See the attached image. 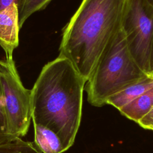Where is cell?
<instances>
[{
    "instance_id": "18",
    "label": "cell",
    "mask_w": 153,
    "mask_h": 153,
    "mask_svg": "<svg viewBox=\"0 0 153 153\" xmlns=\"http://www.w3.org/2000/svg\"><path fill=\"white\" fill-rule=\"evenodd\" d=\"M152 74V75H153V73H152V74Z\"/></svg>"
},
{
    "instance_id": "9",
    "label": "cell",
    "mask_w": 153,
    "mask_h": 153,
    "mask_svg": "<svg viewBox=\"0 0 153 153\" xmlns=\"http://www.w3.org/2000/svg\"><path fill=\"white\" fill-rule=\"evenodd\" d=\"M153 106V88L126 105L118 111L128 119L137 122Z\"/></svg>"
},
{
    "instance_id": "16",
    "label": "cell",
    "mask_w": 153,
    "mask_h": 153,
    "mask_svg": "<svg viewBox=\"0 0 153 153\" xmlns=\"http://www.w3.org/2000/svg\"><path fill=\"white\" fill-rule=\"evenodd\" d=\"M147 1L148 2V3L152 5L153 7V0H147Z\"/></svg>"
},
{
    "instance_id": "11",
    "label": "cell",
    "mask_w": 153,
    "mask_h": 153,
    "mask_svg": "<svg viewBox=\"0 0 153 153\" xmlns=\"http://www.w3.org/2000/svg\"><path fill=\"white\" fill-rule=\"evenodd\" d=\"M51 0H26L19 14V26L21 28L25 21L34 13L44 9Z\"/></svg>"
},
{
    "instance_id": "12",
    "label": "cell",
    "mask_w": 153,
    "mask_h": 153,
    "mask_svg": "<svg viewBox=\"0 0 153 153\" xmlns=\"http://www.w3.org/2000/svg\"><path fill=\"white\" fill-rule=\"evenodd\" d=\"M9 136L8 134L7 120L4 112L3 102L0 92V138Z\"/></svg>"
},
{
    "instance_id": "4",
    "label": "cell",
    "mask_w": 153,
    "mask_h": 153,
    "mask_svg": "<svg viewBox=\"0 0 153 153\" xmlns=\"http://www.w3.org/2000/svg\"><path fill=\"white\" fill-rule=\"evenodd\" d=\"M0 92L8 136H25L32 118L31 90L23 86L13 60H0Z\"/></svg>"
},
{
    "instance_id": "5",
    "label": "cell",
    "mask_w": 153,
    "mask_h": 153,
    "mask_svg": "<svg viewBox=\"0 0 153 153\" xmlns=\"http://www.w3.org/2000/svg\"><path fill=\"white\" fill-rule=\"evenodd\" d=\"M121 29L133 58L142 70L150 74L153 7L147 0H128Z\"/></svg>"
},
{
    "instance_id": "1",
    "label": "cell",
    "mask_w": 153,
    "mask_h": 153,
    "mask_svg": "<svg viewBox=\"0 0 153 153\" xmlns=\"http://www.w3.org/2000/svg\"><path fill=\"white\" fill-rule=\"evenodd\" d=\"M86 82L69 60L58 57L44 65L31 90L33 125L54 131L66 150L80 125Z\"/></svg>"
},
{
    "instance_id": "7",
    "label": "cell",
    "mask_w": 153,
    "mask_h": 153,
    "mask_svg": "<svg viewBox=\"0 0 153 153\" xmlns=\"http://www.w3.org/2000/svg\"><path fill=\"white\" fill-rule=\"evenodd\" d=\"M152 88H153V75L149 74L147 77L129 85L111 97L106 104L112 105L119 110Z\"/></svg>"
},
{
    "instance_id": "14",
    "label": "cell",
    "mask_w": 153,
    "mask_h": 153,
    "mask_svg": "<svg viewBox=\"0 0 153 153\" xmlns=\"http://www.w3.org/2000/svg\"><path fill=\"white\" fill-rule=\"evenodd\" d=\"M26 0H0V12L16 4L18 7L19 14L22 10Z\"/></svg>"
},
{
    "instance_id": "17",
    "label": "cell",
    "mask_w": 153,
    "mask_h": 153,
    "mask_svg": "<svg viewBox=\"0 0 153 153\" xmlns=\"http://www.w3.org/2000/svg\"><path fill=\"white\" fill-rule=\"evenodd\" d=\"M151 130H153V128H151Z\"/></svg>"
},
{
    "instance_id": "6",
    "label": "cell",
    "mask_w": 153,
    "mask_h": 153,
    "mask_svg": "<svg viewBox=\"0 0 153 153\" xmlns=\"http://www.w3.org/2000/svg\"><path fill=\"white\" fill-rule=\"evenodd\" d=\"M19 10L17 5L0 12V45L5 59L13 60V51L19 45Z\"/></svg>"
},
{
    "instance_id": "8",
    "label": "cell",
    "mask_w": 153,
    "mask_h": 153,
    "mask_svg": "<svg viewBox=\"0 0 153 153\" xmlns=\"http://www.w3.org/2000/svg\"><path fill=\"white\" fill-rule=\"evenodd\" d=\"M34 142L43 153H62L66 151L59 136L52 130L34 124Z\"/></svg>"
},
{
    "instance_id": "2",
    "label": "cell",
    "mask_w": 153,
    "mask_h": 153,
    "mask_svg": "<svg viewBox=\"0 0 153 153\" xmlns=\"http://www.w3.org/2000/svg\"><path fill=\"white\" fill-rule=\"evenodd\" d=\"M128 0H82L64 27L59 57L69 60L86 82L121 30Z\"/></svg>"
},
{
    "instance_id": "15",
    "label": "cell",
    "mask_w": 153,
    "mask_h": 153,
    "mask_svg": "<svg viewBox=\"0 0 153 153\" xmlns=\"http://www.w3.org/2000/svg\"><path fill=\"white\" fill-rule=\"evenodd\" d=\"M153 73V40L152 44V49H151V74Z\"/></svg>"
},
{
    "instance_id": "3",
    "label": "cell",
    "mask_w": 153,
    "mask_h": 153,
    "mask_svg": "<svg viewBox=\"0 0 153 153\" xmlns=\"http://www.w3.org/2000/svg\"><path fill=\"white\" fill-rule=\"evenodd\" d=\"M149 75L133 58L121 29L100 58L86 82L84 88L87 100L94 106H102L111 97Z\"/></svg>"
},
{
    "instance_id": "13",
    "label": "cell",
    "mask_w": 153,
    "mask_h": 153,
    "mask_svg": "<svg viewBox=\"0 0 153 153\" xmlns=\"http://www.w3.org/2000/svg\"><path fill=\"white\" fill-rule=\"evenodd\" d=\"M137 124L145 129L151 130L153 128V106L149 111L138 122Z\"/></svg>"
},
{
    "instance_id": "10",
    "label": "cell",
    "mask_w": 153,
    "mask_h": 153,
    "mask_svg": "<svg viewBox=\"0 0 153 153\" xmlns=\"http://www.w3.org/2000/svg\"><path fill=\"white\" fill-rule=\"evenodd\" d=\"M0 153H43L34 142L22 140L20 137L0 138Z\"/></svg>"
}]
</instances>
